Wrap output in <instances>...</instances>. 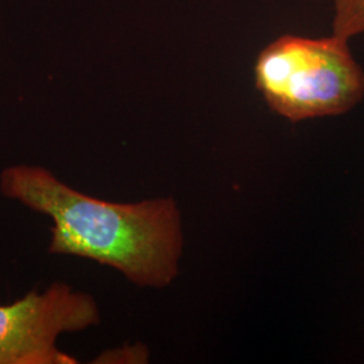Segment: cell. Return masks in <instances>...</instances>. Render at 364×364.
<instances>
[{
    "instance_id": "obj_1",
    "label": "cell",
    "mask_w": 364,
    "mask_h": 364,
    "mask_svg": "<svg viewBox=\"0 0 364 364\" xmlns=\"http://www.w3.org/2000/svg\"><path fill=\"white\" fill-rule=\"evenodd\" d=\"M0 193L52 220L49 254L109 266L141 287H168L178 273L181 218L171 197L105 201L25 164L1 170Z\"/></svg>"
},
{
    "instance_id": "obj_2",
    "label": "cell",
    "mask_w": 364,
    "mask_h": 364,
    "mask_svg": "<svg viewBox=\"0 0 364 364\" xmlns=\"http://www.w3.org/2000/svg\"><path fill=\"white\" fill-rule=\"evenodd\" d=\"M350 39L285 34L260 50L255 84L264 102L291 123L338 117L364 97V70Z\"/></svg>"
},
{
    "instance_id": "obj_3",
    "label": "cell",
    "mask_w": 364,
    "mask_h": 364,
    "mask_svg": "<svg viewBox=\"0 0 364 364\" xmlns=\"http://www.w3.org/2000/svg\"><path fill=\"white\" fill-rule=\"evenodd\" d=\"M99 323L97 302L88 293L60 281L43 291L31 290L0 304V364L77 363L57 347V338Z\"/></svg>"
},
{
    "instance_id": "obj_4",
    "label": "cell",
    "mask_w": 364,
    "mask_h": 364,
    "mask_svg": "<svg viewBox=\"0 0 364 364\" xmlns=\"http://www.w3.org/2000/svg\"><path fill=\"white\" fill-rule=\"evenodd\" d=\"M332 34L351 39L364 34V0H333Z\"/></svg>"
}]
</instances>
